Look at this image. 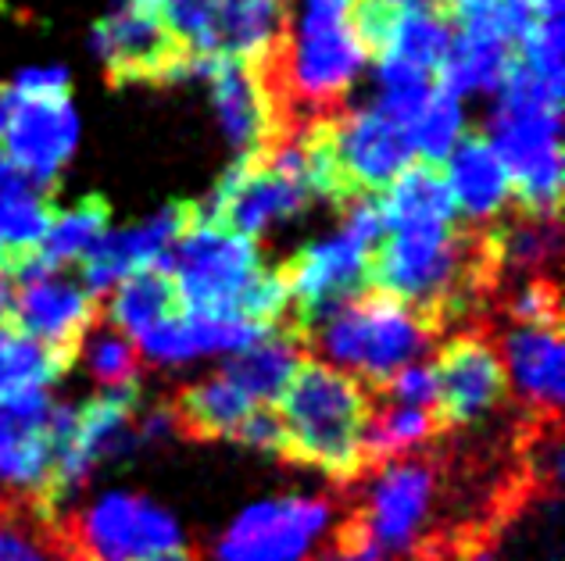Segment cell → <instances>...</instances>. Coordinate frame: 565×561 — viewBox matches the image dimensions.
Returning a JSON list of instances; mask_svg holds the SVG:
<instances>
[{"instance_id": "41", "label": "cell", "mask_w": 565, "mask_h": 561, "mask_svg": "<svg viewBox=\"0 0 565 561\" xmlns=\"http://www.w3.org/2000/svg\"><path fill=\"white\" fill-rule=\"evenodd\" d=\"M426 4H429V8H437V11H444V14H448V11H451V8L458 4V0H426Z\"/></svg>"}, {"instance_id": "14", "label": "cell", "mask_w": 565, "mask_h": 561, "mask_svg": "<svg viewBox=\"0 0 565 561\" xmlns=\"http://www.w3.org/2000/svg\"><path fill=\"white\" fill-rule=\"evenodd\" d=\"M51 408L47 393L0 404V494L25 497L36 508L54 457Z\"/></svg>"}, {"instance_id": "15", "label": "cell", "mask_w": 565, "mask_h": 561, "mask_svg": "<svg viewBox=\"0 0 565 561\" xmlns=\"http://www.w3.org/2000/svg\"><path fill=\"white\" fill-rule=\"evenodd\" d=\"M501 365L533 416L562 419V401H565L562 330L512 326L501 336Z\"/></svg>"}, {"instance_id": "10", "label": "cell", "mask_w": 565, "mask_h": 561, "mask_svg": "<svg viewBox=\"0 0 565 561\" xmlns=\"http://www.w3.org/2000/svg\"><path fill=\"white\" fill-rule=\"evenodd\" d=\"M14 94V90H11ZM4 151L14 165H19L29 183L40 194H54L57 175L76 154L79 143V115L72 108L68 97H19L14 94V108L4 126Z\"/></svg>"}, {"instance_id": "39", "label": "cell", "mask_w": 565, "mask_h": 561, "mask_svg": "<svg viewBox=\"0 0 565 561\" xmlns=\"http://www.w3.org/2000/svg\"><path fill=\"white\" fill-rule=\"evenodd\" d=\"M11 108H14V94H11V86H0V132H4V126H8Z\"/></svg>"}, {"instance_id": "9", "label": "cell", "mask_w": 565, "mask_h": 561, "mask_svg": "<svg viewBox=\"0 0 565 561\" xmlns=\"http://www.w3.org/2000/svg\"><path fill=\"white\" fill-rule=\"evenodd\" d=\"M434 376V416L440 433L466 430V425L487 419L504 401V393H509V376H504L501 354L490 344L487 330L455 333L437 354Z\"/></svg>"}, {"instance_id": "3", "label": "cell", "mask_w": 565, "mask_h": 561, "mask_svg": "<svg viewBox=\"0 0 565 561\" xmlns=\"http://www.w3.org/2000/svg\"><path fill=\"white\" fill-rule=\"evenodd\" d=\"M437 336L440 333L408 304L362 290L308 333V347H319L326 365L354 376L376 393L397 368L419 362Z\"/></svg>"}, {"instance_id": "40", "label": "cell", "mask_w": 565, "mask_h": 561, "mask_svg": "<svg viewBox=\"0 0 565 561\" xmlns=\"http://www.w3.org/2000/svg\"><path fill=\"white\" fill-rule=\"evenodd\" d=\"M8 304H11V287H8V279L0 276V322L8 319Z\"/></svg>"}, {"instance_id": "38", "label": "cell", "mask_w": 565, "mask_h": 561, "mask_svg": "<svg viewBox=\"0 0 565 561\" xmlns=\"http://www.w3.org/2000/svg\"><path fill=\"white\" fill-rule=\"evenodd\" d=\"M140 561H198L190 551H183V548H169V551H158V554H151V558H140Z\"/></svg>"}, {"instance_id": "35", "label": "cell", "mask_w": 565, "mask_h": 561, "mask_svg": "<svg viewBox=\"0 0 565 561\" xmlns=\"http://www.w3.org/2000/svg\"><path fill=\"white\" fill-rule=\"evenodd\" d=\"M19 97H68V72L65 68H25L11 83Z\"/></svg>"}, {"instance_id": "4", "label": "cell", "mask_w": 565, "mask_h": 561, "mask_svg": "<svg viewBox=\"0 0 565 561\" xmlns=\"http://www.w3.org/2000/svg\"><path fill=\"white\" fill-rule=\"evenodd\" d=\"M383 233L386 229L376 197H359L344 208V226H340L337 236L305 247L301 255H294L282 265V279H287L294 308L290 326L301 330L305 339L340 304H348L362 290H369V258H373V247L383 240Z\"/></svg>"}, {"instance_id": "22", "label": "cell", "mask_w": 565, "mask_h": 561, "mask_svg": "<svg viewBox=\"0 0 565 561\" xmlns=\"http://www.w3.org/2000/svg\"><path fill=\"white\" fill-rule=\"evenodd\" d=\"M72 368V358L40 344L4 319L0 322V404L47 393Z\"/></svg>"}, {"instance_id": "32", "label": "cell", "mask_w": 565, "mask_h": 561, "mask_svg": "<svg viewBox=\"0 0 565 561\" xmlns=\"http://www.w3.org/2000/svg\"><path fill=\"white\" fill-rule=\"evenodd\" d=\"M504 312L515 326H547L562 330V293L555 276H526L509 298H504Z\"/></svg>"}, {"instance_id": "42", "label": "cell", "mask_w": 565, "mask_h": 561, "mask_svg": "<svg viewBox=\"0 0 565 561\" xmlns=\"http://www.w3.org/2000/svg\"><path fill=\"white\" fill-rule=\"evenodd\" d=\"M0 272H4V247H0Z\"/></svg>"}, {"instance_id": "12", "label": "cell", "mask_w": 565, "mask_h": 561, "mask_svg": "<svg viewBox=\"0 0 565 561\" xmlns=\"http://www.w3.org/2000/svg\"><path fill=\"white\" fill-rule=\"evenodd\" d=\"M8 322L22 333L36 336L40 344L54 347L57 354L76 362L83 350V336L97 326V301L86 287L72 283L62 272L40 276L22 283L11 298Z\"/></svg>"}, {"instance_id": "27", "label": "cell", "mask_w": 565, "mask_h": 561, "mask_svg": "<svg viewBox=\"0 0 565 561\" xmlns=\"http://www.w3.org/2000/svg\"><path fill=\"white\" fill-rule=\"evenodd\" d=\"M54 223V208L40 194H0V247H4V272L14 261L33 255Z\"/></svg>"}, {"instance_id": "23", "label": "cell", "mask_w": 565, "mask_h": 561, "mask_svg": "<svg viewBox=\"0 0 565 561\" xmlns=\"http://www.w3.org/2000/svg\"><path fill=\"white\" fill-rule=\"evenodd\" d=\"M0 561H76L62 519L43 515L33 500L0 494Z\"/></svg>"}, {"instance_id": "28", "label": "cell", "mask_w": 565, "mask_h": 561, "mask_svg": "<svg viewBox=\"0 0 565 561\" xmlns=\"http://www.w3.org/2000/svg\"><path fill=\"white\" fill-rule=\"evenodd\" d=\"M412 151L426 158V165H440L462 140V100L440 90L434 83V94L423 105V111L412 118L408 126Z\"/></svg>"}, {"instance_id": "8", "label": "cell", "mask_w": 565, "mask_h": 561, "mask_svg": "<svg viewBox=\"0 0 565 561\" xmlns=\"http://www.w3.org/2000/svg\"><path fill=\"white\" fill-rule=\"evenodd\" d=\"M62 526L76 561H140L180 548L172 515L137 494H108Z\"/></svg>"}, {"instance_id": "34", "label": "cell", "mask_w": 565, "mask_h": 561, "mask_svg": "<svg viewBox=\"0 0 565 561\" xmlns=\"http://www.w3.org/2000/svg\"><path fill=\"white\" fill-rule=\"evenodd\" d=\"M233 440H241L247 447L269 451V454H282V422H279L276 404H258L241 425H236Z\"/></svg>"}, {"instance_id": "24", "label": "cell", "mask_w": 565, "mask_h": 561, "mask_svg": "<svg viewBox=\"0 0 565 561\" xmlns=\"http://www.w3.org/2000/svg\"><path fill=\"white\" fill-rule=\"evenodd\" d=\"M180 312V298H175L172 276L158 269H143L126 276L122 283L111 287V298L104 304L111 330H118L126 339H140L151 333L158 322L172 319Z\"/></svg>"}, {"instance_id": "33", "label": "cell", "mask_w": 565, "mask_h": 561, "mask_svg": "<svg viewBox=\"0 0 565 561\" xmlns=\"http://www.w3.org/2000/svg\"><path fill=\"white\" fill-rule=\"evenodd\" d=\"M383 397H394V401L408 404V408H434V401H437L434 365L412 362L405 368H397V373L376 390V401H383Z\"/></svg>"}, {"instance_id": "29", "label": "cell", "mask_w": 565, "mask_h": 561, "mask_svg": "<svg viewBox=\"0 0 565 561\" xmlns=\"http://www.w3.org/2000/svg\"><path fill=\"white\" fill-rule=\"evenodd\" d=\"M434 94V76L423 68H412L405 62H391L383 57L380 62V97H376V111L383 118H391L397 126H412V118L423 111V105Z\"/></svg>"}, {"instance_id": "13", "label": "cell", "mask_w": 565, "mask_h": 561, "mask_svg": "<svg viewBox=\"0 0 565 561\" xmlns=\"http://www.w3.org/2000/svg\"><path fill=\"white\" fill-rule=\"evenodd\" d=\"M193 76H204L212 83L218 126L226 140L241 151V158L262 154L265 147L276 143V118L269 94H265L258 68L250 62H233V57H204L193 65Z\"/></svg>"}, {"instance_id": "36", "label": "cell", "mask_w": 565, "mask_h": 561, "mask_svg": "<svg viewBox=\"0 0 565 561\" xmlns=\"http://www.w3.org/2000/svg\"><path fill=\"white\" fill-rule=\"evenodd\" d=\"M0 194H40V190L29 183V175L14 165L4 151H0ZM40 197H47V194H40Z\"/></svg>"}, {"instance_id": "5", "label": "cell", "mask_w": 565, "mask_h": 561, "mask_svg": "<svg viewBox=\"0 0 565 561\" xmlns=\"http://www.w3.org/2000/svg\"><path fill=\"white\" fill-rule=\"evenodd\" d=\"M262 269L258 244L241 233L193 223L172 247L169 276L180 312L193 319L244 322L241 293Z\"/></svg>"}, {"instance_id": "26", "label": "cell", "mask_w": 565, "mask_h": 561, "mask_svg": "<svg viewBox=\"0 0 565 561\" xmlns=\"http://www.w3.org/2000/svg\"><path fill=\"white\" fill-rule=\"evenodd\" d=\"M440 433L434 408H380L365 425V476L397 454L423 451Z\"/></svg>"}, {"instance_id": "19", "label": "cell", "mask_w": 565, "mask_h": 561, "mask_svg": "<svg viewBox=\"0 0 565 561\" xmlns=\"http://www.w3.org/2000/svg\"><path fill=\"white\" fill-rule=\"evenodd\" d=\"M290 0H222L212 57H233V62H262L276 43L290 33L287 29Z\"/></svg>"}, {"instance_id": "7", "label": "cell", "mask_w": 565, "mask_h": 561, "mask_svg": "<svg viewBox=\"0 0 565 561\" xmlns=\"http://www.w3.org/2000/svg\"><path fill=\"white\" fill-rule=\"evenodd\" d=\"M333 522L322 497H276L250 505L215 543V561H311Z\"/></svg>"}, {"instance_id": "20", "label": "cell", "mask_w": 565, "mask_h": 561, "mask_svg": "<svg viewBox=\"0 0 565 561\" xmlns=\"http://www.w3.org/2000/svg\"><path fill=\"white\" fill-rule=\"evenodd\" d=\"M451 47V19L437 8H429L426 0H401L394 4L391 19H386L376 57H391V62H405L412 68H423L434 76L444 54Z\"/></svg>"}, {"instance_id": "16", "label": "cell", "mask_w": 565, "mask_h": 561, "mask_svg": "<svg viewBox=\"0 0 565 561\" xmlns=\"http://www.w3.org/2000/svg\"><path fill=\"white\" fill-rule=\"evenodd\" d=\"M444 175H448L455 208L469 218V226H490L501 212H509L512 183L487 137L458 140Z\"/></svg>"}, {"instance_id": "17", "label": "cell", "mask_w": 565, "mask_h": 561, "mask_svg": "<svg viewBox=\"0 0 565 561\" xmlns=\"http://www.w3.org/2000/svg\"><path fill=\"white\" fill-rule=\"evenodd\" d=\"M308 358V339L301 330H294L290 322L269 330L255 344L236 350L226 362V373L236 387H241L255 404H276L282 390L290 387L297 368Z\"/></svg>"}, {"instance_id": "2", "label": "cell", "mask_w": 565, "mask_h": 561, "mask_svg": "<svg viewBox=\"0 0 565 561\" xmlns=\"http://www.w3.org/2000/svg\"><path fill=\"white\" fill-rule=\"evenodd\" d=\"M562 90L512 57L501 105L490 118V147L509 172L515 208L533 218L562 215Z\"/></svg>"}, {"instance_id": "11", "label": "cell", "mask_w": 565, "mask_h": 561, "mask_svg": "<svg viewBox=\"0 0 565 561\" xmlns=\"http://www.w3.org/2000/svg\"><path fill=\"white\" fill-rule=\"evenodd\" d=\"M190 226H193V201H175L137 226L104 233L90 255L83 258L86 293H104L115 283H122L126 276L143 269L169 272L172 247L180 244V236Z\"/></svg>"}, {"instance_id": "18", "label": "cell", "mask_w": 565, "mask_h": 561, "mask_svg": "<svg viewBox=\"0 0 565 561\" xmlns=\"http://www.w3.org/2000/svg\"><path fill=\"white\" fill-rule=\"evenodd\" d=\"M383 229H429V226H451L455 223V197L448 186V175L440 165H408L397 180L376 197Z\"/></svg>"}, {"instance_id": "21", "label": "cell", "mask_w": 565, "mask_h": 561, "mask_svg": "<svg viewBox=\"0 0 565 561\" xmlns=\"http://www.w3.org/2000/svg\"><path fill=\"white\" fill-rule=\"evenodd\" d=\"M258 404L236 387V382L226 373H215L193 387L180 390V397L169 404V416H172V430L193 436V440H218V436H230L236 433L250 411Z\"/></svg>"}, {"instance_id": "6", "label": "cell", "mask_w": 565, "mask_h": 561, "mask_svg": "<svg viewBox=\"0 0 565 561\" xmlns=\"http://www.w3.org/2000/svg\"><path fill=\"white\" fill-rule=\"evenodd\" d=\"M94 51L111 86L180 83L193 76V57L172 40L166 22L140 0H126L94 29Z\"/></svg>"}, {"instance_id": "25", "label": "cell", "mask_w": 565, "mask_h": 561, "mask_svg": "<svg viewBox=\"0 0 565 561\" xmlns=\"http://www.w3.org/2000/svg\"><path fill=\"white\" fill-rule=\"evenodd\" d=\"M515 51L509 43L490 40V36H472V33H451V47L437 65V86L448 90L451 97L462 100L469 90H498L509 76Z\"/></svg>"}, {"instance_id": "37", "label": "cell", "mask_w": 565, "mask_h": 561, "mask_svg": "<svg viewBox=\"0 0 565 561\" xmlns=\"http://www.w3.org/2000/svg\"><path fill=\"white\" fill-rule=\"evenodd\" d=\"M311 561H365V558H359V554H351V551H344V548H337V543H330L319 558H311Z\"/></svg>"}, {"instance_id": "30", "label": "cell", "mask_w": 565, "mask_h": 561, "mask_svg": "<svg viewBox=\"0 0 565 561\" xmlns=\"http://www.w3.org/2000/svg\"><path fill=\"white\" fill-rule=\"evenodd\" d=\"M86 365L108 390L115 387H140V350L132 339H126L118 330H90L83 336Z\"/></svg>"}, {"instance_id": "1", "label": "cell", "mask_w": 565, "mask_h": 561, "mask_svg": "<svg viewBox=\"0 0 565 561\" xmlns=\"http://www.w3.org/2000/svg\"><path fill=\"white\" fill-rule=\"evenodd\" d=\"M276 411L282 422L279 457L319 468L337 483L365 476V425L376 411V393L354 376L305 358Z\"/></svg>"}, {"instance_id": "31", "label": "cell", "mask_w": 565, "mask_h": 561, "mask_svg": "<svg viewBox=\"0 0 565 561\" xmlns=\"http://www.w3.org/2000/svg\"><path fill=\"white\" fill-rule=\"evenodd\" d=\"M515 62L537 79L565 90V33L562 19H533L530 29L519 36Z\"/></svg>"}]
</instances>
